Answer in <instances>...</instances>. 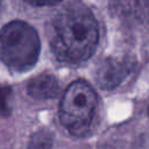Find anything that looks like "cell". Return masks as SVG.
I'll use <instances>...</instances> for the list:
<instances>
[{
	"instance_id": "cell-3",
	"label": "cell",
	"mask_w": 149,
	"mask_h": 149,
	"mask_svg": "<svg viewBox=\"0 0 149 149\" xmlns=\"http://www.w3.org/2000/svg\"><path fill=\"white\" fill-rule=\"evenodd\" d=\"M95 106L97 94L93 87L84 80H76L63 94L59 119L71 133L81 135L92 121Z\"/></svg>"
},
{
	"instance_id": "cell-9",
	"label": "cell",
	"mask_w": 149,
	"mask_h": 149,
	"mask_svg": "<svg viewBox=\"0 0 149 149\" xmlns=\"http://www.w3.org/2000/svg\"><path fill=\"white\" fill-rule=\"evenodd\" d=\"M24 1L34 6H51L59 3L62 0H24Z\"/></svg>"
},
{
	"instance_id": "cell-4",
	"label": "cell",
	"mask_w": 149,
	"mask_h": 149,
	"mask_svg": "<svg viewBox=\"0 0 149 149\" xmlns=\"http://www.w3.org/2000/svg\"><path fill=\"white\" fill-rule=\"evenodd\" d=\"M134 62L123 58H106L95 71V81L101 88L111 90L118 86L132 71Z\"/></svg>"
},
{
	"instance_id": "cell-7",
	"label": "cell",
	"mask_w": 149,
	"mask_h": 149,
	"mask_svg": "<svg viewBox=\"0 0 149 149\" xmlns=\"http://www.w3.org/2000/svg\"><path fill=\"white\" fill-rule=\"evenodd\" d=\"M52 146V136L48 130H38L35 133L30 141L28 149H51Z\"/></svg>"
},
{
	"instance_id": "cell-1",
	"label": "cell",
	"mask_w": 149,
	"mask_h": 149,
	"mask_svg": "<svg viewBox=\"0 0 149 149\" xmlns=\"http://www.w3.org/2000/svg\"><path fill=\"white\" fill-rule=\"evenodd\" d=\"M98 41V23L91 10L80 2L65 5L50 22V45L63 62L86 61L95 51Z\"/></svg>"
},
{
	"instance_id": "cell-10",
	"label": "cell",
	"mask_w": 149,
	"mask_h": 149,
	"mask_svg": "<svg viewBox=\"0 0 149 149\" xmlns=\"http://www.w3.org/2000/svg\"><path fill=\"white\" fill-rule=\"evenodd\" d=\"M1 6H2V0H0V10H1Z\"/></svg>"
},
{
	"instance_id": "cell-2",
	"label": "cell",
	"mask_w": 149,
	"mask_h": 149,
	"mask_svg": "<svg viewBox=\"0 0 149 149\" xmlns=\"http://www.w3.org/2000/svg\"><path fill=\"white\" fill-rule=\"evenodd\" d=\"M41 43L36 30L23 21H12L0 30V59L12 70L27 71L36 63Z\"/></svg>"
},
{
	"instance_id": "cell-8",
	"label": "cell",
	"mask_w": 149,
	"mask_h": 149,
	"mask_svg": "<svg viewBox=\"0 0 149 149\" xmlns=\"http://www.w3.org/2000/svg\"><path fill=\"white\" fill-rule=\"evenodd\" d=\"M13 92L10 86L0 84V116H8L12 112Z\"/></svg>"
},
{
	"instance_id": "cell-5",
	"label": "cell",
	"mask_w": 149,
	"mask_h": 149,
	"mask_svg": "<svg viewBox=\"0 0 149 149\" xmlns=\"http://www.w3.org/2000/svg\"><path fill=\"white\" fill-rule=\"evenodd\" d=\"M27 90L29 95L35 99H50L58 94L59 83L54 74L42 73L28 83Z\"/></svg>"
},
{
	"instance_id": "cell-6",
	"label": "cell",
	"mask_w": 149,
	"mask_h": 149,
	"mask_svg": "<svg viewBox=\"0 0 149 149\" xmlns=\"http://www.w3.org/2000/svg\"><path fill=\"white\" fill-rule=\"evenodd\" d=\"M116 10L135 21L149 20V0H113Z\"/></svg>"
}]
</instances>
